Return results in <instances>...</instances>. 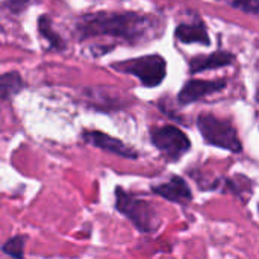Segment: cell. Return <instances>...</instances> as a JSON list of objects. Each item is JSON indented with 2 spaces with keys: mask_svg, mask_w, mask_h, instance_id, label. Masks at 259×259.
Masks as SVG:
<instances>
[{
  "mask_svg": "<svg viewBox=\"0 0 259 259\" xmlns=\"http://www.w3.org/2000/svg\"><path fill=\"white\" fill-rule=\"evenodd\" d=\"M164 23L159 17L135 11H97L77 17L74 32L80 41L109 36L121 44L138 46L159 38Z\"/></svg>",
  "mask_w": 259,
  "mask_h": 259,
  "instance_id": "cell-1",
  "label": "cell"
},
{
  "mask_svg": "<svg viewBox=\"0 0 259 259\" xmlns=\"http://www.w3.org/2000/svg\"><path fill=\"white\" fill-rule=\"evenodd\" d=\"M114 193L115 209L124 217H127L141 234H155L161 228V217L150 202L126 191L121 187H117Z\"/></svg>",
  "mask_w": 259,
  "mask_h": 259,
  "instance_id": "cell-2",
  "label": "cell"
},
{
  "mask_svg": "<svg viewBox=\"0 0 259 259\" xmlns=\"http://www.w3.org/2000/svg\"><path fill=\"white\" fill-rule=\"evenodd\" d=\"M197 129L206 144L234 153L243 152V143L231 120H223L214 114L203 112L197 117Z\"/></svg>",
  "mask_w": 259,
  "mask_h": 259,
  "instance_id": "cell-3",
  "label": "cell"
},
{
  "mask_svg": "<svg viewBox=\"0 0 259 259\" xmlns=\"http://www.w3.org/2000/svg\"><path fill=\"white\" fill-rule=\"evenodd\" d=\"M114 70L135 76L143 87L155 88L162 83L167 76V61L161 55H146L134 59L118 61L111 65Z\"/></svg>",
  "mask_w": 259,
  "mask_h": 259,
  "instance_id": "cell-4",
  "label": "cell"
},
{
  "mask_svg": "<svg viewBox=\"0 0 259 259\" xmlns=\"http://www.w3.org/2000/svg\"><path fill=\"white\" fill-rule=\"evenodd\" d=\"M150 141L168 161H178L191 149V141L187 134L173 124L150 127Z\"/></svg>",
  "mask_w": 259,
  "mask_h": 259,
  "instance_id": "cell-5",
  "label": "cell"
},
{
  "mask_svg": "<svg viewBox=\"0 0 259 259\" xmlns=\"http://www.w3.org/2000/svg\"><path fill=\"white\" fill-rule=\"evenodd\" d=\"M228 88L226 79L219 80H202V79H191L184 83L181 91L178 93V102L179 105H190L194 103L206 96L222 93Z\"/></svg>",
  "mask_w": 259,
  "mask_h": 259,
  "instance_id": "cell-6",
  "label": "cell"
},
{
  "mask_svg": "<svg viewBox=\"0 0 259 259\" xmlns=\"http://www.w3.org/2000/svg\"><path fill=\"white\" fill-rule=\"evenodd\" d=\"M82 138L85 143H88L97 149H102L105 152H109L112 155H117L120 158H126V159H137L138 158V152L131 149L121 140L111 137L102 131H83Z\"/></svg>",
  "mask_w": 259,
  "mask_h": 259,
  "instance_id": "cell-7",
  "label": "cell"
},
{
  "mask_svg": "<svg viewBox=\"0 0 259 259\" xmlns=\"http://www.w3.org/2000/svg\"><path fill=\"white\" fill-rule=\"evenodd\" d=\"M152 193L168 202L179 203V205H187L193 200L191 188L181 176H171L170 181L159 185H153Z\"/></svg>",
  "mask_w": 259,
  "mask_h": 259,
  "instance_id": "cell-8",
  "label": "cell"
},
{
  "mask_svg": "<svg viewBox=\"0 0 259 259\" xmlns=\"http://www.w3.org/2000/svg\"><path fill=\"white\" fill-rule=\"evenodd\" d=\"M235 61V55L226 50H217L209 55H199L190 59L188 67L190 73H202L205 70H217L228 65H232Z\"/></svg>",
  "mask_w": 259,
  "mask_h": 259,
  "instance_id": "cell-9",
  "label": "cell"
},
{
  "mask_svg": "<svg viewBox=\"0 0 259 259\" xmlns=\"http://www.w3.org/2000/svg\"><path fill=\"white\" fill-rule=\"evenodd\" d=\"M175 36L182 44H202L211 46V38L203 21L197 20L193 23H181L175 30Z\"/></svg>",
  "mask_w": 259,
  "mask_h": 259,
  "instance_id": "cell-10",
  "label": "cell"
},
{
  "mask_svg": "<svg viewBox=\"0 0 259 259\" xmlns=\"http://www.w3.org/2000/svg\"><path fill=\"white\" fill-rule=\"evenodd\" d=\"M38 32L49 42V50H53V52H64L65 50L67 44L62 39V36L58 32H55L52 18L49 15H41L38 18Z\"/></svg>",
  "mask_w": 259,
  "mask_h": 259,
  "instance_id": "cell-11",
  "label": "cell"
},
{
  "mask_svg": "<svg viewBox=\"0 0 259 259\" xmlns=\"http://www.w3.org/2000/svg\"><path fill=\"white\" fill-rule=\"evenodd\" d=\"M24 80L18 71H6L0 77V97L3 102L12 99L24 88Z\"/></svg>",
  "mask_w": 259,
  "mask_h": 259,
  "instance_id": "cell-12",
  "label": "cell"
},
{
  "mask_svg": "<svg viewBox=\"0 0 259 259\" xmlns=\"http://www.w3.org/2000/svg\"><path fill=\"white\" fill-rule=\"evenodd\" d=\"M24 244H26V237L15 235L3 244L2 250L12 259H24Z\"/></svg>",
  "mask_w": 259,
  "mask_h": 259,
  "instance_id": "cell-13",
  "label": "cell"
},
{
  "mask_svg": "<svg viewBox=\"0 0 259 259\" xmlns=\"http://www.w3.org/2000/svg\"><path fill=\"white\" fill-rule=\"evenodd\" d=\"M231 6L247 14H259V2H232Z\"/></svg>",
  "mask_w": 259,
  "mask_h": 259,
  "instance_id": "cell-14",
  "label": "cell"
},
{
  "mask_svg": "<svg viewBox=\"0 0 259 259\" xmlns=\"http://www.w3.org/2000/svg\"><path fill=\"white\" fill-rule=\"evenodd\" d=\"M255 97H256V100H258V103H259V87H258V90H256V96H255Z\"/></svg>",
  "mask_w": 259,
  "mask_h": 259,
  "instance_id": "cell-15",
  "label": "cell"
},
{
  "mask_svg": "<svg viewBox=\"0 0 259 259\" xmlns=\"http://www.w3.org/2000/svg\"><path fill=\"white\" fill-rule=\"evenodd\" d=\"M258 212H259V203H258Z\"/></svg>",
  "mask_w": 259,
  "mask_h": 259,
  "instance_id": "cell-16",
  "label": "cell"
}]
</instances>
